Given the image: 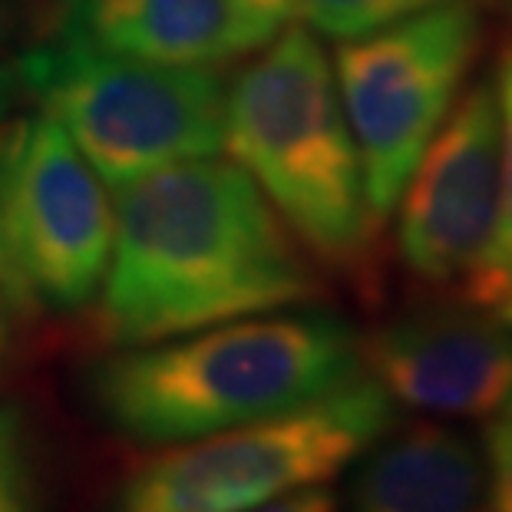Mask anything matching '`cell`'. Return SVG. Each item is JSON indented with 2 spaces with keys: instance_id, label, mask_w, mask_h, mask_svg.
Here are the masks:
<instances>
[{
  "instance_id": "obj_1",
  "label": "cell",
  "mask_w": 512,
  "mask_h": 512,
  "mask_svg": "<svg viewBox=\"0 0 512 512\" xmlns=\"http://www.w3.org/2000/svg\"><path fill=\"white\" fill-rule=\"evenodd\" d=\"M100 334L119 347L304 304L308 252L232 159L199 156L113 189Z\"/></svg>"
},
{
  "instance_id": "obj_2",
  "label": "cell",
  "mask_w": 512,
  "mask_h": 512,
  "mask_svg": "<svg viewBox=\"0 0 512 512\" xmlns=\"http://www.w3.org/2000/svg\"><path fill=\"white\" fill-rule=\"evenodd\" d=\"M357 374L361 337L347 321L268 311L106 357L90 397L129 440L189 443L308 407Z\"/></svg>"
},
{
  "instance_id": "obj_3",
  "label": "cell",
  "mask_w": 512,
  "mask_h": 512,
  "mask_svg": "<svg viewBox=\"0 0 512 512\" xmlns=\"http://www.w3.org/2000/svg\"><path fill=\"white\" fill-rule=\"evenodd\" d=\"M222 149L308 258L377 298L384 225L370 212L331 57L304 24H285L225 83Z\"/></svg>"
},
{
  "instance_id": "obj_4",
  "label": "cell",
  "mask_w": 512,
  "mask_h": 512,
  "mask_svg": "<svg viewBox=\"0 0 512 512\" xmlns=\"http://www.w3.org/2000/svg\"><path fill=\"white\" fill-rule=\"evenodd\" d=\"M20 67L30 96L110 189L222 152L225 80L215 67L119 57L70 30L57 43L27 50Z\"/></svg>"
},
{
  "instance_id": "obj_5",
  "label": "cell",
  "mask_w": 512,
  "mask_h": 512,
  "mask_svg": "<svg viewBox=\"0 0 512 512\" xmlns=\"http://www.w3.org/2000/svg\"><path fill=\"white\" fill-rule=\"evenodd\" d=\"M394 423V397L370 374H357L308 407L156 456L126 479L110 512H252L328 483Z\"/></svg>"
},
{
  "instance_id": "obj_6",
  "label": "cell",
  "mask_w": 512,
  "mask_h": 512,
  "mask_svg": "<svg viewBox=\"0 0 512 512\" xmlns=\"http://www.w3.org/2000/svg\"><path fill=\"white\" fill-rule=\"evenodd\" d=\"M483 40L479 7L453 0L337 47L334 83L361 156L370 212L380 225L397 209L417 162L453 113Z\"/></svg>"
},
{
  "instance_id": "obj_7",
  "label": "cell",
  "mask_w": 512,
  "mask_h": 512,
  "mask_svg": "<svg viewBox=\"0 0 512 512\" xmlns=\"http://www.w3.org/2000/svg\"><path fill=\"white\" fill-rule=\"evenodd\" d=\"M397 255L440 298L512 324V278L499 248L503 116L496 83H473L417 162L400 195Z\"/></svg>"
},
{
  "instance_id": "obj_8",
  "label": "cell",
  "mask_w": 512,
  "mask_h": 512,
  "mask_svg": "<svg viewBox=\"0 0 512 512\" xmlns=\"http://www.w3.org/2000/svg\"><path fill=\"white\" fill-rule=\"evenodd\" d=\"M50 113L0 129V261L10 304L73 311L103 288L113 199Z\"/></svg>"
},
{
  "instance_id": "obj_9",
  "label": "cell",
  "mask_w": 512,
  "mask_h": 512,
  "mask_svg": "<svg viewBox=\"0 0 512 512\" xmlns=\"http://www.w3.org/2000/svg\"><path fill=\"white\" fill-rule=\"evenodd\" d=\"M361 361L400 407L496 417L512 394V324L437 294L380 324L361 341Z\"/></svg>"
},
{
  "instance_id": "obj_10",
  "label": "cell",
  "mask_w": 512,
  "mask_h": 512,
  "mask_svg": "<svg viewBox=\"0 0 512 512\" xmlns=\"http://www.w3.org/2000/svg\"><path fill=\"white\" fill-rule=\"evenodd\" d=\"M486 456L460 430L413 423L370 446L347 512H486Z\"/></svg>"
},
{
  "instance_id": "obj_11",
  "label": "cell",
  "mask_w": 512,
  "mask_h": 512,
  "mask_svg": "<svg viewBox=\"0 0 512 512\" xmlns=\"http://www.w3.org/2000/svg\"><path fill=\"white\" fill-rule=\"evenodd\" d=\"M67 30L96 50L179 67L245 53L228 0H80Z\"/></svg>"
},
{
  "instance_id": "obj_12",
  "label": "cell",
  "mask_w": 512,
  "mask_h": 512,
  "mask_svg": "<svg viewBox=\"0 0 512 512\" xmlns=\"http://www.w3.org/2000/svg\"><path fill=\"white\" fill-rule=\"evenodd\" d=\"M453 4V0H298L294 17L311 34L331 40H357L374 30L394 27L400 20L417 17L423 10Z\"/></svg>"
},
{
  "instance_id": "obj_13",
  "label": "cell",
  "mask_w": 512,
  "mask_h": 512,
  "mask_svg": "<svg viewBox=\"0 0 512 512\" xmlns=\"http://www.w3.org/2000/svg\"><path fill=\"white\" fill-rule=\"evenodd\" d=\"M0 512H37L24 417L14 407H0Z\"/></svg>"
},
{
  "instance_id": "obj_14",
  "label": "cell",
  "mask_w": 512,
  "mask_h": 512,
  "mask_svg": "<svg viewBox=\"0 0 512 512\" xmlns=\"http://www.w3.org/2000/svg\"><path fill=\"white\" fill-rule=\"evenodd\" d=\"M486 512H512V413L489 420L483 430Z\"/></svg>"
},
{
  "instance_id": "obj_15",
  "label": "cell",
  "mask_w": 512,
  "mask_h": 512,
  "mask_svg": "<svg viewBox=\"0 0 512 512\" xmlns=\"http://www.w3.org/2000/svg\"><path fill=\"white\" fill-rule=\"evenodd\" d=\"M499 116H503V205H499V248H503L506 271L512 278V43L499 60L496 73Z\"/></svg>"
},
{
  "instance_id": "obj_16",
  "label": "cell",
  "mask_w": 512,
  "mask_h": 512,
  "mask_svg": "<svg viewBox=\"0 0 512 512\" xmlns=\"http://www.w3.org/2000/svg\"><path fill=\"white\" fill-rule=\"evenodd\" d=\"M228 4H232L238 34H242V47L245 53H252L288 24L298 0H228Z\"/></svg>"
},
{
  "instance_id": "obj_17",
  "label": "cell",
  "mask_w": 512,
  "mask_h": 512,
  "mask_svg": "<svg viewBox=\"0 0 512 512\" xmlns=\"http://www.w3.org/2000/svg\"><path fill=\"white\" fill-rule=\"evenodd\" d=\"M252 512H337V496L331 493V489L308 486V489H298V493H291V496H281L268 506H258Z\"/></svg>"
},
{
  "instance_id": "obj_18",
  "label": "cell",
  "mask_w": 512,
  "mask_h": 512,
  "mask_svg": "<svg viewBox=\"0 0 512 512\" xmlns=\"http://www.w3.org/2000/svg\"><path fill=\"white\" fill-rule=\"evenodd\" d=\"M24 96H30V90L20 60H0V129L10 123V116H14L17 103Z\"/></svg>"
},
{
  "instance_id": "obj_19",
  "label": "cell",
  "mask_w": 512,
  "mask_h": 512,
  "mask_svg": "<svg viewBox=\"0 0 512 512\" xmlns=\"http://www.w3.org/2000/svg\"><path fill=\"white\" fill-rule=\"evenodd\" d=\"M20 4L17 0H0V50L10 47L20 34Z\"/></svg>"
},
{
  "instance_id": "obj_20",
  "label": "cell",
  "mask_w": 512,
  "mask_h": 512,
  "mask_svg": "<svg viewBox=\"0 0 512 512\" xmlns=\"http://www.w3.org/2000/svg\"><path fill=\"white\" fill-rule=\"evenodd\" d=\"M7 304H10V291L4 278V261H0V347H4V334H7Z\"/></svg>"
},
{
  "instance_id": "obj_21",
  "label": "cell",
  "mask_w": 512,
  "mask_h": 512,
  "mask_svg": "<svg viewBox=\"0 0 512 512\" xmlns=\"http://www.w3.org/2000/svg\"><path fill=\"white\" fill-rule=\"evenodd\" d=\"M53 4H57L60 10H63V14H73V10H76V4H80V0H53Z\"/></svg>"
},
{
  "instance_id": "obj_22",
  "label": "cell",
  "mask_w": 512,
  "mask_h": 512,
  "mask_svg": "<svg viewBox=\"0 0 512 512\" xmlns=\"http://www.w3.org/2000/svg\"><path fill=\"white\" fill-rule=\"evenodd\" d=\"M506 413H512V394H509V400H506V407H503Z\"/></svg>"
},
{
  "instance_id": "obj_23",
  "label": "cell",
  "mask_w": 512,
  "mask_h": 512,
  "mask_svg": "<svg viewBox=\"0 0 512 512\" xmlns=\"http://www.w3.org/2000/svg\"><path fill=\"white\" fill-rule=\"evenodd\" d=\"M503 4H509V7H512V0H503Z\"/></svg>"
}]
</instances>
